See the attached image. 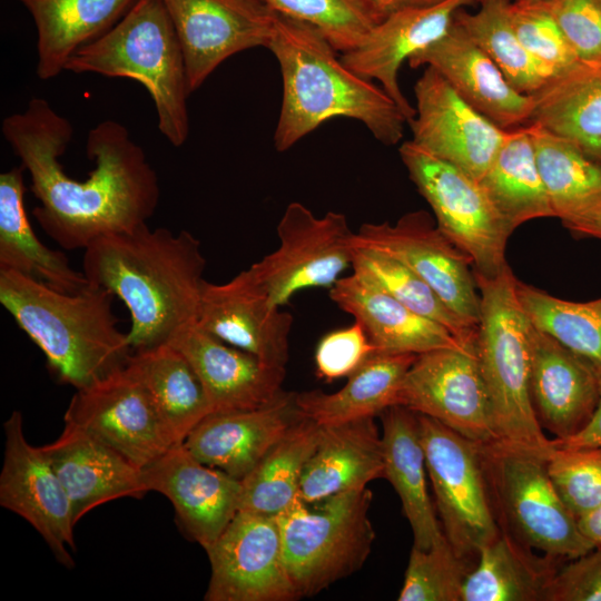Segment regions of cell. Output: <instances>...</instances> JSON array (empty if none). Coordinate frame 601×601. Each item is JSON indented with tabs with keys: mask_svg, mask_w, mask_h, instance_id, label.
I'll list each match as a JSON object with an SVG mask.
<instances>
[{
	"mask_svg": "<svg viewBox=\"0 0 601 601\" xmlns=\"http://www.w3.org/2000/svg\"><path fill=\"white\" fill-rule=\"evenodd\" d=\"M543 601H601V546L562 563Z\"/></svg>",
	"mask_w": 601,
	"mask_h": 601,
	"instance_id": "c3c4849f",
	"label": "cell"
},
{
	"mask_svg": "<svg viewBox=\"0 0 601 601\" xmlns=\"http://www.w3.org/2000/svg\"><path fill=\"white\" fill-rule=\"evenodd\" d=\"M411 353L377 352L348 376L335 393L319 390L296 393L295 403L303 417L318 425L339 424L375 417L398 405L404 377L416 358Z\"/></svg>",
	"mask_w": 601,
	"mask_h": 601,
	"instance_id": "d6a6232c",
	"label": "cell"
},
{
	"mask_svg": "<svg viewBox=\"0 0 601 601\" xmlns=\"http://www.w3.org/2000/svg\"><path fill=\"white\" fill-rule=\"evenodd\" d=\"M176 30L190 95L226 59L268 48L275 12L257 0H161Z\"/></svg>",
	"mask_w": 601,
	"mask_h": 601,
	"instance_id": "e0dca14e",
	"label": "cell"
},
{
	"mask_svg": "<svg viewBox=\"0 0 601 601\" xmlns=\"http://www.w3.org/2000/svg\"><path fill=\"white\" fill-rule=\"evenodd\" d=\"M168 343L195 368L213 413L257 408L284 393L285 367L267 364L197 325L180 331Z\"/></svg>",
	"mask_w": 601,
	"mask_h": 601,
	"instance_id": "d4e9b609",
	"label": "cell"
},
{
	"mask_svg": "<svg viewBox=\"0 0 601 601\" xmlns=\"http://www.w3.org/2000/svg\"><path fill=\"white\" fill-rule=\"evenodd\" d=\"M384 477L397 493L413 532V546L430 549L442 536L426 485V461L417 414L394 405L381 414Z\"/></svg>",
	"mask_w": 601,
	"mask_h": 601,
	"instance_id": "f546056e",
	"label": "cell"
},
{
	"mask_svg": "<svg viewBox=\"0 0 601 601\" xmlns=\"http://www.w3.org/2000/svg\"><path fill=\"white\" fill-rule=\"evenodd\" d=\"M372 500L367 486L333 495L313 508L298 496L276 515L284 562L298 599L363 566L375 540L368 518Z\"/></svg>",
	"mask_w": 601,
	"mask_h": 601,
	"instance_id": "52a82bcc",
	"label": "cell"
},
{
	"mask_svg": "<svg viewBox=\"0 0 601 601\" xmlns=\"http://www.w3.org/2000/svg\"><path fill=\"white\" fill-rule=\"evenodd\" d=\"M267 49L275 56L283 80L276 150H288L337 117L362 122L386 146L402 140L407 120L395 101L382 87L351 70L317 28L275 12Z\"/></svg>",
	"mask_w": 601,
	"mask_h": 601,
	"instance_id": "3957f363",
	"label": "cell"
},
{
	"mask_svg": "<svg viewBox=\"0 0 601 601\" xmlns=\"http://www.w3.org/2000/svg\"><path fill=\"white\" fill-rule=\"evenodd\" d=\"M529 390L541 428L563 440L579 433L594 414L600 373L532 324Z\"/></svg>",
	"mask_w": 601,
	"mask_h": 601,
	"instance_id": "7402d4cb",
	"label": "cell"
},
{
	"mask_svg": "<svg viewBox=\"0 0 601 601\" xmlns=\"http://www.w3.org/2000/svg\"><path fill=\"white\" fill-rule=\"evenodd\" d=\"M578 524L594 546H601V505L578 519Z\"/></svg>",
	"mask_w": 601,
	"mask_h": 601,
	"instance_id": "f5cc1de1",
	"label": "cell"
},
{
	"mask_svg": "<svg viewBox=\"0 0 601 601\" xmlns=\"http://www.w3.org/2000/svg\"><path fill=\"white\" fill-rule=\"evenodd\" d=\"M407 61L411 68L435 69L466 104L504 130L531 121L532 96L516 90L454 20L441 38Z\"/></svg>",
	"mask_w": 601,
	"mask_h": 601,
	"instance_id": "44dd1931",
	"label": "cell"
},
{
	"mask_svg": "<svg viewBox=\"0 0 601 601\" xmlns=\"http://www.w3.org/2000/svg\"><path fill=\"white\" fill-rule=\"evenodd\" d=\"M22 165L0 175V268L37 278L50 287L77 293L89 280L67 256L47 247L33 231L24 207Z\"/></svg>",
	"mask_w": 601,
	"mask_h": 601,
	"instance_id": "1f68e13d",
	"label": "cell"
},
{
	"mask_svg": "<svg viewBox=\"0 0 601 601\" xmlns=\"http://www.w3.org/2000/svg\"><path fill=\"white\" fill-rule=\"evenodd\" d=\"M354 247L352 269L370 279L412 312L431 319L465 345H474L476 331L469 326L414 272L395 258L366 247Z\"/></svg>",
	"mask_w": 601,
	"mask_h": 601,
	"instance_id": "60d3db41",
	"label": "cell"
},
{
	"mask_svg": "<svg viewBox=\"0 0 601 601\" xmlns=\"http://www.w3.org/2000/svg\"><path fill=\"white\" fill-rule=\"evenodd\" d=\"M114 295L92 283L77 293L0 268V303L42 351L59 382L85 388L128 363L132 348L117 324Z\"/></svg>",
	"mask_w": 601,
	"mask_h": 601,
	"instance_id": "277c9868",
	"label": "cell"
},
{
	"mask_svg": "<svg viewBox=\"0 0 601 601\" xmlns=\"http://www.w3.org/2000/svg\"><path fill=\"white\" fill-rule=\"evenodd\" d=\"M319 425L302 417L242 481L239 511L277 515L298 496L305 465L315 450Z\"/></svg>",
	"mask_w": 601,
	"mask_h": 601,
	"instance_id": "74e56055",
	"label": "cell"
},
{
	"mask_svg": "<svg viewBox=\"0 0 601 601\" xmlns=\"http://www.w3.org/2000/svg\"><path fill=\"white\" fill-rule=\"evenodd\" d=\"M146 385L176 444L213 413L201 380L170 343L134 351L128 361Z\"/></svg>",
	"mask_w": 601,
	"mask_h": 601,
	"instance_id": "e575fe53",
	"label": "cell"
},
{
	"mask_svg": "<svg viewBox=\"0 0 601 601\" xmlns=\"http://www.w3.org/2000/svg\"><path fill=\"white\" fill-rule=\"evenodd\" d=\"M353 246L384 253L421 277L469 326L477 329L481 298L472 263L425 210L410 211L391 224L365 223Z\"/></svg>",
	"mask_w": 601,
	"mask_h": 601,
	"instance_id": "4fadbf2b",
	"label": "cell"
},
{
	"mask_svg": "<svg viewBox=\"0 0 601 601\" xmlns=\"http://www.w3.org/2000/svg\"><path fill=\"white\" fill-rule=\"evenodd\" d=\"M378 21L403 9L430 8L447 0H361Z\"/></svg>",
	"mask_w": 601,
	"mask_h": 601,
	"instance_id": "f907efd6",
	"label": "cell"
},
{
	"mask_svg": "<svg viewBox=\"0 0 601 601\" xmlns=\"http://www.w3.org/2000/svg\"><path fill=\"white\" fill-rule=\"evenodd\" d=\"M560 560L563 559L533 553L532 548L501 530L480 550L461 601H543L561 566Z\"/></svg>",
	"mask_w": 601,
	"mask_h": 601,
	"instance_id": "836d02e7",
	"label": "cell"
},
{
	"mask_svg": "<svg viewBox=\"0 0 601 601\" xmlns=\"http://www.w3.org/2000/svg\"><path fill=\"white\" fill-rule=\"evenodd\" d=\"M398 405L474 442L495 440L475 344L418 354L404 377Z\"/></svg>",
	"mask_w": 601,
	"mask_h": 601,
	"instance_id": "9a60e30c",
	"label": "cell"
},
{
	"mask_svg": "<svg viewBox=\"0 0 601 601\" xmlns=\"http://www.w3.org/2000/svg\"><path fill=\"white\" fill-rule=\"evenodd\" d=\"M3 432L0 505L32 525L60 564L73 568L76 523L62 482L40 446L27 441L19 411L8 416Z\"/></svg>",
	"mask_w": 601,
	"mask_h": 601,
	"instance_id": "2e32d148",
	"label": "cell"
},
{
	"mask_svg": "<svg viewBox=\"0 0 601 601\" xmlns=\"http://www.w3.org/2000/svg\"><path fill=\"white\" fill-rule=\"evenodd\" d=\"M579 59L601 55V7L598 0H543Z\"/></svg>",
	"mask_w": 601,
	"mask_h": 601,
	"instance_id": "7dc6e473",
	"label": "cell"
},
{
	"mask_svg": "<svg viewBox=\"0 0 601 601\" xmlns=\"http://www.w3.org/2000/svg\"><path fill=\"white\" fill-rule=\"evenodd\" d=\"M206 601H293L276 515L238 511L206 551Z\"/></svg>",
	"mask_w": 601,
	"mask_h": 601,
	"instance_id": "5bb4252c",
	"label": "cell"
},
{
	"mask_svg": "<svg viewBox=\"0 0 601 601\" xmlns=\"http://www.w3.org/2000/svg\"><path fill=\"white\" fill-rule=\"evenodd\" d=\"M66 71L140 82L154 101L161 135L175 147L187 140L186 65L161 0H137L109 31L81 48Z\"/></svg>",
	"mask_w": 601,
	"mask_h": 601,
	"instance_id": "5b68a950",
	"label": "cell"
},
{
	"mask_svg": "<svg viewBox=\"0 0 601 601\" xmlns=\"http://www.w3.org/2000/svg\"><path fill=\"white\" fill-rule=\"evenodd\" d=\"M415 116L407 122L412 141L480 180L509 130L466 104L432 67L414 85Z\"/></svg>",
	"mask_w": 601,
	"mask_h": 601,
	"instance_id": "ac0fdd59",
	"label": "cell"
},
{
	"mask_svg": "<svg viewBox=\"0 0 601 601\" xmlns=\"http://www.w3.org/2000/svg\"><path fill=\"white\" fill-rule=\"evenodd\" d=\"M416 414L442 531L459 554L476 563L480 550L501 532L480 443L433 417Z\"/></svg>",
	"mask_w": 601,
	"mask_h": 601,
	"instance_id": "30bf717a",
	"label": "cell"
},
{
	"mask_svg": "<svg viewBox=\"0 0 601 601\" xmlns=\"http://www.w3.org/2000/svg\"><path fill=\"white\" fill-rule=\"evenodd\" d=\"M276 229L277 248L250 266L273 306L283 307L307 288H332L352 267L355 231L343 213L317 217L294 201Z\"/></svg>",
	"mask_w": 601,
	"mask_h": 601,
	"instance_id": "8fae6325",
	"label": "cell"
},
{
	"mask_svg": "<svg viewBox=\"0 0 601 601\" xmlns=\"http://www.w3.org/2000/svg\"><path fill=\"white\" fill-rule=\"evenodd\" d=\"M518 298L531 323L601 373V297L572 302L515 280Z\"/></svg>",
	"mask_w": 601,
	"mask_h": 601,
	"instance_id": "ab89813d",
	"label": "cell"
},
{
	"mask_svg": "<svg viewBox=\"0 0 601 601\" xmlns=\"http://www.w3.org/2000/svg\"><path fill=\"white\" fill-rule=\"evenodd\" d=\"M377 353L359 323L325 334L315 349L316 375L333 382L348 377Z\"/></svg>",
	"mask_w": 601,
	"mask_h": 601,
	"instance_id": "bcb514c9",
	"label": "cell"
},
{
	"mask_svg": "<svg viewBox=\"0 0 601 601\" xmlns=\"http://www.w3.org/2000/svg\"><path fill=\"white\" fill-rule=\"evenodd\" d=\"M205 266L200 242L191 233L147 224L100 237L82 256L87 279L126 305L132 351L168 343L196 325Z\"/></svg>",
	"mask_w": 601,
	"mask_h": 601,
	"instance_id": "7a4b0ae2",
	"label": "cell"
},
{
	"mask_svg": "<svg viewBox=\"0 0 601 601\" xmlns=\"http://www.w3.org/2000/svg\"><path fill=\"white\" fill-rule=\"evenodd\" d=\"M548 471L577 519L601 505V447H554L548 457Z\"/></svg>",
	"mask_w": 601,
	"mask_h": 601,
	"instance_id": "ee69618b",
	"label": "cell"
},
{
	"mask_svg": "<svg viewBox=\"0 0 601 601\" xmlns=\"http://www.w3.org/2000/svg\"><path fill=\"white\" fill-rule=\"evenodd\" d=\"M141 479L147 492L171 502L184 532L205 551L239 511L242 481L200 462L183 443L142 469Z\"/></svg>",
	"mask_w": 601,
	"mask_h": 601,
	"instance_id": "ffe728a7",
	"label": "cell"
},
{
	"mask_svg": "<svg viewBox=\"0 0 601 601\" xmlns=\"http://www.w3.org/2000/svg\"><path fill=\"white\" fill-rule=\"evenodd\" d=\"M564 226L578 237H591L601 240V207Z\"/></svg>",
	"mask_w": 601,
	"mask_h": 601,
	"instance_id": "816d5d0a",
	"label": "cell"
},
{
	"mask_svg": "<svg viewBox=\"0 0 601 601\" xmlns=\"http://www.w3.org/2000/svg\"><path fill=\"white\" fill-rule=\"evenodd\" d=\"M40 449L68 493L76 524L101 504L147 493L139 467L79 426L65 423L58 439Z\"/></svg>",
	"mask_w": 601,
	"mask_h": 601,
	"instance_id": "484cf974",
	"label": "cell"
},
{
	"mask_svg": "<svg viewBox=\"0 0 601 601\" xmlns=\"http://www.w3.org/2000/svg\"><path fill=\"white\" fill-rule=\"evenodd\" d=\"M475 562L462 556L443 536L430 549L412 548L398 601H461Z\"/></svg>",
	"mask_w": 601,
	"mask_h": 601,
	"instance_id": "b9f144b4",
	"label": "cell"
},
{
	"mask_svg": "<svg viewBox=\"0 0 601 601\" xmlns=\"http://www.w3.org/2000/svg\"><path fill=\"white\" fill-rule=\"evenodd\" d=\"M487 490L501 530L563 560L594 548L560 497L548 457L500 441L480 443Z\"/></svg>",
	"mask_w": 601,
	"mask_h": 601,
	"instance_id": "ba28073f",
	"label": "cell"
},
{
	"mask_svg": "<svg viewBox=\"0 0 601 601\" xmlns=\"http://www.w3.org/2000/svg\"><path fill=\"white\" fill-rule=\"evenodd\" d=\"M509 13L522 46L551 75L579 59L543 0H511Z\"/></svg>",
	"mask_w": 601,
	"mask_h": 601,
	"instance_id": "f6af8a7d",
	"label": "cell"
},
{
	"mask_svg": "<svg viewBox=\"0 0 601 601\" xmlns=\"http://www.w3.org/2000/svg\"><path fill=\"white\" fill-rule=\"evenodd\" d=\"M273 306L248 267L223 284L204 282L196 325L214 337L285 367L293 316Z\"/></svg>",
	"mask_w": 601,
	"mask_h": 601,
	"instance_id": "d6986e66",
	"label": "cell"
},
{
	"mask_svg": "<svg viewBox=\"0 0 601 601\" xmlns=\"http://www.w3.org/2000/svg\"><path fill=\"white\" fill-rule=\"evenodd\" d=\"M380 477H384L383 442L374 417L319 425L317 444L302 475L299 496L306 503H317L365 487Z\"/></svg>",
	"mask_w": 601,
	"mask_h": 601,
	"instance_id": "83f0119b",
	"label": "cell"
},
{
	"mask_svg": "<svg viewBox=\"0 0 601 601\" xmlns=\"http://www.w3.org/2000/svg\"><path fill=\"white\" fill-rule=\"evenodd\" d=\"M474 277L481 298L475 354L495 441L549 457L552 439L541 428L530 397L532 323L518 298L516 278L509 266L493 277Z\"/></svg>",
	"mask_w": 601,
	"mask_h": 601,
	"instance_id": "8992f818",
	"label": "cell"
},
{
	"mask_svg": "<svg viewBox=\"0 0 601 601\" xmlns=\"http://www.w3.org/2000/svg\"><path fill=\"white\" fill-rule=\"evenodd\" d=\"M329 297L361 324L377 352L418 355L466 346L445 327L412 312L357 273L341 277L329 288Z\"/></svg>",
	"mask_w": 601,
	"mask_h": 601,
	"instance_id": "4316f807",
	"label": "cell"
},
{
	"mask_svg": "<svg viewBox=\"0 0 601 601\" xmlns=\"http://www.w3.org/2000/svg\"><path fill=\"white\" fill-rule=\"evenodd\" d=\"M482 0H464V4L465 6H469V4H473V3H479L481 2Z\"/></svg>",
	"mask_w": 601,
	"mask_h": 601,
	"instance_id": "db71d44e",
	"label": "cell"
},
{
	"mask_svg": "<svg viewBox=\"0 0 601 601\" xmlns=\"http://www.w3.org/2000/svg\"><path fill=\"white\" fill-rule=\"evenodd\" d=\"M554 447H601V373H600V398L594 414L589 423L575 435L568 439H552Z\"/></svg>",
	"mask_w": 601,
	"mask_h": 601,
	"instance_id": "681fc988",
	"label": "cell"
},
{
	"mask_svg": "<svg viewBox=\"0 0 601 601\" xmlns=\"http://www.w3.org/2000/svg\"><path fill=\"white\" fill-rule=\"evenodd\" d=\"M534 121L601 165V55L578 59L532 95Z\"/></svg>",
	"mask_w": 601,
	"mask_h": 601,
	"instance_id": "f1b7e54d",
	"label": "cell"
},
{
	"mask_svg": "<svg viewBox=\"0 0 601 601\" xmlns=\"http://www.w3.org/2000/svg\"><path fill=\"white\" fill-rule=\"evenodd\" d=\"M398 154L432 208L437 228L467 256L473 272L493 277L508 267L505 250L512 229L480 181L412 140L403 142Z\"/></svg>",
	"mask_w": 601,
	"mask_h": 601,
	"instance_id": "9c48e42d",
	"label": "cell"
},
{
	"mask_svg": "<svg viewBox=\"0 0 601 601\" xmlns=\"http://www.w3.org/2000/svg\"><path fill=\"white\" fill-rule=\"evenodd\" d=\"M464 6V0H447L435 7L393 12L375 23L341 59L362 78L378 81L408 122L415 116V107L400 87L398 71L405 60L441 38L455 11Z\"/></svg>",
	"mask_w": 601,
	"mask_h": 601,
	"instance_id": "cb8c5ba5",
	"label": "cell"
},
{
	"mask_svg": "<svg viewBox=\"0 0 601 601\" xmlns=\"http://www.w3.org/2000/svg\"><path fill=\"white\" fill-rule=\"evenodd\" d=\"M274 12L317 28L341 53L355 48L378 22L361 0H262Z\"/></svg>",
	"mask_w": 601,
	"mask_h": 601,
	"instance_id": "7bdbcfd3",
	"label": "cell"
},
{
	"mask_svg": "<svg viewBox=\"0 0 601 601\" xmlns=\"http://www.w3.org/2000/svg\"><path fill=\"white\" fill-rule=\"evenodd\" d=\"M257 1H260V2H263L262 0H257Z\"/></svg>",
	"mask_w": 601,
	"mask_h": 601,
	"instance_id": "9f6ffc18",
	"label": "cell"
},
{
	"mask_svg": "<svg viewBox=\"0 0 601 601\" xmlns=\"http://www.w3.org/2000/svg\"><path fill=\"white\" fill-rule=\"evenodd\" d=\"M511 0H482L475 12L459 8L453 20L495 62L520 92L532 95L552 76L520 42L511 23Z\"/></svg>",
	"mask_w": 601,
	"mask_h": 601,
	"instance_id": "f35d334b",
	"label": "cell"
},
{
	"mask_svg": "<svg viewBox=\"0 0 601 601\" xmlns=\"http://www.w3.org/2000/svg\"><path fill=\"white\" fill-rule=\"evenodd\" d=\"M63 421L86 430L140 470L176 445L129 362L98 382L76 390Z\"/></svg>",
	"mask_w": 601,
	"mask_h": 601,
	"instance_id": "7c38bea8",
	"label": "cell"
},
{
	"mask_svg": "<svg viewBox=\"0 0 601 601\" xmlns=\"http://www.w3.org/2000/svg\"><path fill=\"white\" fill-rule=\"evenodd\" d=\"M598 2H599V4H600V7H601V0H598Z\"/></svg>",
	"mask_w": 601,
	"mask_h": 601,
	"instance_id": "11a10c76",
	"label": "cell"
},
{
	"mask_svg": "<svg viewBox=\"0 0 601 601\" xmlns=\"http://www.w3.org/2000/svg\"><path fill=\"white\" fill-rule=\"evenodd\" d=\"M538 168L554 217L578 220L601 207V165L571 141L530 121Z\"/></svg>",
	"mask_w": 601,
	"mask_h": 601,
	"instance_id": "d590c367",
	"label": "cell"
},
{
	"mask_svg": "<svg viewBox=\"0 0 601 601\" xmlns=\"http://www.w3.org/2000/svg\"><path fill=\"white\" fill-rule=\"evenodd\" d=\"M295 394L284 392L257 408L210 413L183 444L200 462L243 481L303 417Z\"/></svg>",
	"mask_w": 601,
	"mask_h": 601,
	"instance_id": "603a6c76",
	"label": "cell"
},
{
	"mask_svg": "<svg viewBox=\"0 0 601 601\" xmlns=\"http://www.w3.org/2000/svg\"><path fill=\"white\" fill-rule=\"evenodd\" d=\"M479 181L512 231L529 220L554 217L528 125L509 130Z\"/></svg>",
	"mask_w": 601,
	"mask_h": 601,
	"instance_id": "8d00e7d4",
	"label": "cell"
},
{
	"mask_svg": "<svg viewBox=\"0 0 601 601\" xmlns=\"http://www.w3.org/2000/svg\"><path fill=\"white\" fill-rule=\"evenodd\" d=\"M37 29V67L41 80L66 70L85 46L109 31L137 0H18Z\"/></svg>",
	"mask_w": 601,
	"mask_h": 601,
	"instance_id": "4dcf8cb0",
	"label": "cell"
},
{
	"mask_svg": "<svg viewBox=\"0 0 601 601\" xmlns=\"http://www.w3.org/2000/svg\"><path fill=\"white\" fill-rule=\"evenodd\" d=\"M1 131L30 176L40 205L32 215L60 247L85 249L100 237L130 231L155 214L160 196L156 171L120 122L90 129L86 152L95 168L85 180L69 176L60 157L73 135L71 122L43 98L2 120Z\"/></svg>",
	"mask_w": 601,
	"mask_h": 601,
	"instance_id": "6da1fadb",
	"label": "cell"
}]
</instances>
